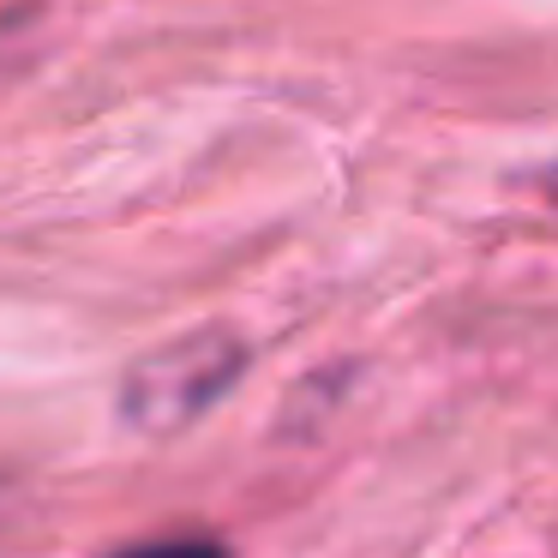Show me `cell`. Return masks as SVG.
Wrapping results in <instances>:
<instances>
[{
	"label": "cell",
	"instance_id": "1",
	"mask_svg": "<svg viewBox=\"0 0 558 558\" xmlns=\"http://www.w3.org/2000/svg\"><path fill=\"white\" fill-rule=\"evenodd\" d=\"M246 349L222 330H193L169 349L145 354L121 385V414L145 433H181L241 378Z\"/></svg>",
	"mask_w": 558,
	"mask_h": 558
},
{
	"label": "cell",
	"instance_id": "2",
	"mask_svg": "<svg viewBox=\"0 0 558 558\" xmlns=\"http://www.w3.org/2000/svg\"><path fill=\"white\" fill-rule=\"evenodd\" d=\"M114 558H229L217 541H150L133 546V553H114Z\"/></svg>",
	"mask_w": 558,
	"mask_h": 558
}]
</instances>
